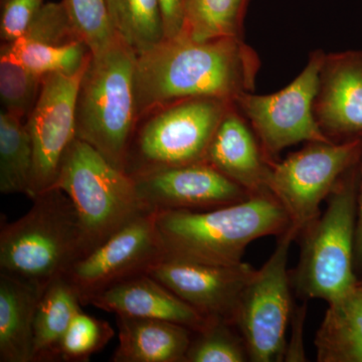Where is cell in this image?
I'll return each mask as SVG.
<instances>
[{
    "label": "cell",
    "mask_w": 362,
    "mask_h": 362,
    "mask_svg": "<svg viewBox=\"0 0 362 362\" xmlns=\"http://www.w3.org/2000/svg\"><path fill=\"white\" fill-rule=\"evenodd\" d=\"M261 62L244 37L194 40L185 33L137 56L136 97L140 121L189 98L235 102L254 92Z\"/></svg>",
    "instance_id": "obj_1"
},
{
    "label": "cell",
    "mask_w": 362,
    "mask_h": 362,
    "mask_svg": "<svg viewBox=\"0 0 362 362\" xmlns=\"http://www.w3.org/2000/svg\"><path fill=\"white\" fill-rule=\"evenodd\" d=\"M164 258L216 266L242 263L252 240L280 235L292 226L272 192L211 211H156Z\"/></svg>",
    "instance_id": "obj_2"
},
{
    "label": "cell",
    "mask_w": 362,
    "mask_h": 362,
    "mask_svg": "<svg viewBox=\"0 0 362 362\" xmlns=\"http://www.w3.org/2000/svg\"><path fill=\"white\" fill-rule=\"evenodd\" d=\"M136 62L137 54L116 37L90 54L76 101V137L124 171L140 123Z\"/></svg>",
    "instance_id": "obj_3"
},
{
    "label": "cell",
    "mask_w": 362,
    "mask_h": 362,
    "mask_svg": "<svg viewBox=\"0 0 362 362\" xmlns=\"http://www.w3.org/2000/svg\"><path fill=\"white\" fill-rule=\"evenodd\" d=\"M33 202L18 220L1 221L0 272L44 291L85 256L84 239L77 211L63 190L52 188Z\"/></svg>",
    "instance_id": "obj_4"
},
{
    "label": "cell",
    "mask_w": 362,
    "mask_h": 362,
    "mask_svg": "<svg viewBox=\"0 0 362 362\" xmlns=\"http://www.w3.org/2000/svg\"><path fill=\"white\" fill-rule=\"evenodd\" d=\"M359 166L361 161L340 177L327 197L325 213L300 233L301 256L290 275L292 287L304 299L320 298L329 303L358 283L354 265Z\"/></svg>",
    "instance_id": "obj_5"
},
{
    "label": "cell",
    "mask_w": 362,
    "mask_h": 362,
    "mask_svg": "<svg viewBox=\"0 0 362 362\" xmlns=\"http://www.w3.org/2000/svg\"><path fill=\"white\" fill-rule=\"evenodd\" d=\"M52 188L63 190L77 211L85 256L150 211L140 199L132 176L77 137L64 156Z\"/></svg>",
    "instance_id": "obj_6"
},
{
    "label": "cell",
    "mask_w": 362,
    "mask_h": 362,
    "mask_svg": "<svg viewBox=\"0 0 362 362\" xmlns=\"http://www.w3.org/2000/svg\"><path fill=\"white\" fill-rule=\"evenodd\" d=\"M233 103L218 98H189L145 116L133 138L126 173L135 175L204 161L211 138Z\"/></svg>",
    "instance_id": "obj_7"
},
{
    "label": "cell",
    "mask_w": 362,
    "mask_h": 362,
    "mask_svg": "<svg viewBox=\"0 0 362 362\" xmlns=\"http://www.w3.org/2000/svg\"><path fill=\"white\" fill-rule=\"evenodd\" d=\"M300 232L291 226L279 235L275 251L240 297L235 325L244 338L250 361H284L286 330L292 313L288 257Z\"/></svg>",
    "instance_id": "obj_8"
},
{
    "label": "cell",
    "mask_w": 362,
    "mask_h": 362,
    "mask_svg": "<svg viewBox=\"0 0 362 362\" xmlns=\"http://www.w3.org/2000/svg\"><path fill=\"white\" fill-rule=\"evenodd\" d=\"M361 156L362 138H356L308 142L300 151L272 164L269 187L300 233L319 218L320 204Z\"/></svg>",
    "instance_id": "obj_9"
},
{
    "label": "cell",
    "mask_w": 362,
    "mask_h": 362,
    "mask_svg": "<svg viewBox=\"0 0 362 362\" xmlns=\"http://www.w3.org/2000/svg\"><path fill=\"white\" fill-rule=\"evenodd\" d=\"M325 52H311L306 66L291 84L270 95L245 93L235 101L272 162L286 147L300 142H334L319 127L313 105Z\"/></svg>",
    "instance_id": "obj_10"
},
{
    "label": "cell",
    "mask_w": 362,
    "mask_h": 362,
    "mask_svg": "<svg viewBox=\"0 0 362 362\" xmlns=\"http://www.w3.org/2000/svg\"><path fill=\"white\" fill-rule=\"evenodd\" d=\"M164 259L156 211L131 221L103 244L78 259L65 274L83 306L119 283L147 274Z\"/></svg>",
    "instance_id": "obj_11"
},
{
    "label": "cell",
    "mask_w": 362,
    "mask_h": 362,
    "mask_svg": "<svg viewBox=\"0 0 362 362\" xmlns=\"http://www.w3.org/2000/svg\"><path fill=\"white\" fill-rule=\"evenodd\" d=\"M85 69L75 75L45 76L37 103L26 119L33 151L28 195L32 201L54 187L64 156L76 138V101Z\"/></svg>",
    "instance_id": "obj_12"
},
{
    "label": "cell",
    "mask_w": 362,
    "mask_h": 362,
    "mask_svg": "<svg viewBox=\"0 0 362 362\" xmlns=\"http://www.w3.org/2000/svg\"><path fill=\"white\" fill-rule=\"evenodd\" d=\"M131 176L140 199L150 211H211L251 197L204 161Z\"/></svg>",
    "instance_id": "obj_13"
},
{
    "label": "cell",
    "mask_w": 362,
    "mask_h": 362,
    "mask_svg": "<svg viewBox=\"0 0 362 362\" xmlns=\"http://www.w3.org/2000/svg\"><path fill=\"white\" fill-rule=\"evenodd\" d=\"M256 273L244 262L216 266L165 258L147 272L204 318L233 324L240 297Z\"/></svg>",
    "instance_id": "obj_14"
},
{
    "label": "cell",
    "mask_w": 362,
    "mask_h": 362,
    "mask_svg": "<svg viewBox=\"0 0 362 362\" xmlns=\"http://www.w3.org/2000/svg\"><path fill=\"white\" fill-rule=\"evenodd\" d=\"M313 111L332 141L362 138V51L325 54Z\"/></svg>",
    "instance_id": "obj_15"
},
{
    "label": "cell",
    "mask_w": 362,
    "mask_h": 362,
    "mask_svg": "<svg viewBox=\"0 0 362 362\" xmlns=\"http://www.w3.org/2000/svg\"><path fill=\"white\" fill-rule=\"evenodd\" d=\"M204 162L250 195L268 194L272 164L247 119L233 103L216 130Z\"/></svg>",
    "instance_id": "obj_16"
},
{
    "label": "cell",
    "mask_w": 362,
    "mask_h": 362,
    "mask_svg": "<svg viewBox=\"0 0 362 362\" xmlns=\"http://www.w3.org/2000/svg\"><path fill=\"white\" fill-rule=\"evenodd\" d=\"M89 305L116 316L156 319L180 324L197 332L207 319L148 274L119 283L90 300Z\"/></svg>",
    "instance_id": "obj_17"
},
{
    "label": "cell",
    "mask_w": 362,
    "mask_h": 362,
    "mask_svg": "<svg viewBox=\"0 0 362 362\" xmlns=\"http://www.w3.org/2000/svg\"><path fill=\"white\" fill-rule=\"evenodd\" d=\"M119 344L113 362H185L194 331L156 319L116 316Z\"/></svg>",
    "instance_id": "obj_18"
},
{
    "label": "cell",
    "mask_w": 362,
    "mask_h": 362,
    "mask_svg": "<svg viewBox=\"0 0 362 362\" xmlns=\"http://www.w3.org/2000/svg\"><path fill=\"white\" fill-rule=\"evenodd\" d=\"M42 293L0 272V362H33V323Z\"/></svg>",
    "instance_id": "obj_19"
},
{
    "label": "cell",
    "mask_w": 362,
    "mask_h": 362,
    "mask_svg": "<svg viewBox=\"0 0 362 362\" xmlns=\"http://www.w3.org/2000/svg\"><path fill=\"white\" fill-rule=\"evenodd\" d=\"M315 346L319 362H362V282L329 302Z\"/></svg>",
    "instance_id": "obj_20"
},
{
    "label": "cell",
    "mask_w": 362,
    "mask_h": 362,
    "mask_svg": "<svg viewBox=\"0 0 362 362\" xmlns=\"http://www.w3.org/2000/svg\"><path fill=\"white\" fill-rule=\"evenodd\" d=\"M82 302L65 275L45 288L33 323V362L59 361L62 342Z\"/></svg>",
    "instance_id": "obj_21"
},
{
    "label": "cell",
    "mask_w": 362,
    "mask_h": 362,
    "mask_svg": "<svg viewBox=\"0 0 362 362\" xmlns=\"http://www.w3.org/2000/svg\"><path fill=\"white\" fill-rule=\"evenodd\" d=\"M114 33L137 56L165 40L160 0H106Z\"/></svg>",
    "instance_id": "obj_22"
},
{
    "label": "cell",
    "mask_w": 362,
    "mask_h": 362,
    "mask_svg": "<svg viewBox=\"0 0 362 362\" xmlns=\"http://www.w3.org/2000/svg\"><path fill=\"white\" fill-rule=\"evenodd\" d=\"M33 166L32 140L23 118L0 113V192L30 195Z\"/></svg>",
    "instance_id": "obj_23"
},
{
    "label": "cell",
    "mask_w": 362,
    "mask_h": 362,
    "mask_svg": "<svg viewBox=\"0 0 362 362\" xmlns=\"http://www.w3.org/2000/svg\"><path fill=\"white\" fill-rule=\"evenodd\" d=\"M250 0H187L182 33L194 40L244 37Z\"/></svg>",
    "instance_id": "obj_24"
},
{
    "label": "cell",
    "mask_w": 362,
    "mask_h": 362,
    "mask_svg": "<svg viewBox=\"0 0 362 362\" xmlns=\"http://www.w3.org/2000/svg\"><path fill=\"white\" fill-rule=\"evenodd\" d=\"M0 52L8 54L28 70L45 76L49 74L75 75L87 66L90 52L84 42L66 45H51L16 39L1 44Z\"/></svg>",
    "instance_id": "obj_25"
},
{
    "label": "cell",
    "mask_w": 362,
    "mask_h": 362,
    "mask_svg": "<svg viewBox=\"0 0 362 362\" xmlns=\"http://www.w3.org/2000/svg\"><path fill=\"white\" fill-rule=\"evenodd\" d=\"M250 361L244 338L235 324L223 319H207L194 332L185 362H244Z\"/></svg>",
    "instance_id": "obj_26"
},
{
    "label": "cell",
    "mask_w": 362,
    "mask_h": 362,
    "mask_svg": "<svg viewBox=\"0 0 362 362\" xmlns=\"http://www.w3.org/2000/svg\"><path fill=\"white\" fill-rule=\"evenodd\" d=\"M44 77L0 52V99L2 110L25 118L40 96Z\"/></svg>",
    "instance_id": "obj_27"
},
{
    "label": "cell",
    "mask_w": 362,
    "mask_h": 362,
    "mask_svg": "<svg viewBox=\"0 0 362 362\" xmlns=\"http://www.w3.org/2000/svg\"><path fill=\"white\" fill-rule=\"evenodd\" d=\"M115 337V330L107 321L80 311L66 331L59 361L87 362Z\"/></svg>",
    "instance_id": "obj_28"
},
{
    "label": "cell",
    "mask_w": 362,
    "mask_h": 362,
    "mask_svg": "<svg viewBox=\"0 0 362 362\" xmlns=\"http://www.w3.org/2000/svg\"><path fill=\"white\" fill-rule=\"evenodd\" d=\"M66 13L92 54L103 51L116 39L106 0H62Z\"/></svg>",
    "instance_id": "obj_29"
},
{
    "label": "cell",
    "mask_w": 362,
    "mask_h": 362,
    "mask_svg": "<svg viewBox=\"0 0 362 362\" xmlns=\"http://www.w3.org/2000/svg\"><path fill=\"white\" fill-rule=\"evenodd\" d=\"M20 37L28 42L51 45L83 42L62 1L45 4Z\"/></svg>",
    "instance_id": "obj_30"
},
{
    "label": "cell",
    "mask_w": 362,
    "mask_h": 362,
    "mask_svg": "<svg viewBox=\"0 0 362 362\" xmlns=\"http://www.w3.org/2000/svg\"><path fill=\"white\" fill-rule=\"evenodd\" d=\"M44 4V0H1L0 37L2 44L13 42L23 35Z\"/></svg>",
    "instance_id": "obj_31"
},
{
    "label": "cell",
    "mask_w": 362,
    "mask_h": 362,
    "mask_svg": "<svg viewBox=\"0 0 362 362\" xmlns=\"http://www.w3.org/2000/svg\"><path fill=\"white\" fill-rule=\"evenodd\" d=\"M187 0H160L165 39H173L182 33Z\"/></svg>",
    "instance_id": "obj_32"
},
{
    "label": "cell",
    "mask_w": 362,
    "mask_h": 362,
    "mask_svg": "<svg viewBox=\"0 0 362 362\" xmlns=\"http://www.w3.org/2000/svg\"><path fill=\"white\" fill-rule=\"evenodd\" d=\"M306 314V307L298 309L293 315L292 337L289 344L286 345L285 361H306L303 347V325Z\"/></svg>",
    "instance_id": "obj_33"
},
{
    "label": "cell",
    "mask_w": 362,
    "mask_h": 362,
    "mask_svg": "<svg viewBox=\"0 0 362 362\" xmlns=\"http://www.w3.org/2000/svg\"><path fill=\"white\" fill-rule=\"evenodd\" d=\"M354 264L362 269V156L359 166L358 195H357V220L356 246H354Z\"/></svg>",
    "instance_id": "obj_34"
},
{
    "label": "cell",
    "mask_w": 362,
    "mask_h": 362,
    "mask_svg": "<svg viewBox=\"0 0 362 362\" xmlns=\"http://www.w3.org/2000/svg\"><path fill=\"white\" fill-rule=\"evenodd\" d=\"M361 282H362V280H361Z\"/></svg>",
    "instance_id": "obj_35"
}]
</instances>
